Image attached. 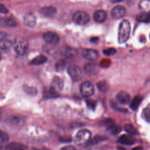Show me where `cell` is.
I'll return each mask as SVG.
<instances>
[{
	"instance_id": "obj_1",
	"label": "cell",
	"mask_w": 150,
	"mask_h": 150,
	"mask_svg": "<svg viewBox=\"0 0 150 150\" xmlns=\"http://www.w3.org/2000/svg\"><path fill=\"white\" fill-rule=\"evenodd\" d=\"M131 32L130 23L127 20H123L120 24L118 39L120 43L125 42L129 38Z\"/></svg>"
},
{
	"instance_id": "obj_2",
	"label": "cell",
	"mask_w": 150,
	"mask_h": 150,
	"mask_svg": "<svg viewBox=\"0 0 150 150\" xmlns=\"http://www.w3.org/2000/svg\"><path fill=\"white\" fill-rule=\"evenodd\" d=\"M13 45L15 52L19 55L25 54L28 49V40L23 37L15 38Z\"/></svg>"
},
{
	"instance_id": "obj_3",
	"label": "cell",
	"mask_w": 150,
	"mask_h": 150,
	"mask_svg": "<svg viewBox=\"0 0 150 150\" xmlns=\"http://www.w3.org/2000/svg\"><path fill=\"white\" fill-rule=\"evenodd\" d=\"M73 20L76 23L83 25L86 24L89 21L90 18L86 12L79 11L76 12L73 14Z\"/></svg>"
},
{
	"instance_id": "obj_4",
	"label": "cell",
	"mask_w": 150,
	"mask_h": 150,
	"mask_svg": "<svg viewBox=\"0 0 150 150\" xmlns=\"http://www.w3.org/2000/svg\"><path fill=\"white\" fill-rule=\"evenodd\" d=\"M91 132L88 129L80 130L75 136V141L78 144H83L89 142Z\"/></svg>"
},
{
	"instance_id": "obj_5",
	"label": "cell",
	"mask_w": 150,
	"mask_h": 150,
	"mask_svg": "<svg viewBox=\"0 0 150 150\" xmlns=\"http://www.w3.org/2000/svg\"><path fill=\"white\" fill-rule=\"evenodd\" d=\"M68 73L74 81H78L82 78V72L80 69L75 65L70 66L67 69Z\"/></svg>"
},
{
	"instance_id": "obj_6",
	"label": "cell",
	"mask_w": 150,
	"mask_h": 150,
	"mask_svg": "<svg viewBox=\"0 0 150 150\" xmlns=\"http://www.w3.org/2000/svg\"><path fill=\"white\" fill-rule=\"evenodd\" d=\"M94 92V88L91 83L84 81L80 86V93L83 97H89L91 96Z\"/></svg>"
},
{
	"instance_id": "obj_7",
	"label": "cell",
	"mask_w": 150,
	"mask_h": 150,
	"mask_svg": "<svg viewBox=\"0 0 150 150\" xmlns=\"http://www.w3.org/2000/svg\"><path fill=\"white\" fill-rule=\"evenodd\" d=\"M43 37L46 42L52 45H57L60 41V38L57 34L52 32L45 33Z\"/></svg>"
},
{
	"instance_id": "obj_8",
	"label": "cell",
	"mask_w": 150,
	"mask_h": 150,
	"mask_svg": "<svg viewBox=\"0 0 150 150\" xmlns=\"http://www.w3.org/2000/svg\"><path fill=\"white\" fill-rule=\"evenodd\" d=\"M60 54L66 59H72L77 55V51L70 46H63L60 49Z\"/></svg>"
},
{
	"instance_id": "obj_9",
	"label": "cell",
	"mask_w": 150,
	"mask_h": 150,
	"mask_svg": "<svg viewBox=\"0 0 150 150\" xmlns=\"http://www.w3.org/2000/svg\"><path fill=\"white\" fill-rule=\"evenodd\" d=\"M83 56L87 60L93 62L98 58V53L93 49H85L82 52Z\"/></svg>"
},
{
	"instance_id": "obj_10",
	"label": "cell",
	"mask_w": 150,
	"mask_h": 150,
	"mask_svg": "<svg viewBox=\"0 0 150 150\" xmlns=\"http://www.w3.org/2000/svg\"><path fill=\"white\" fill-rule=\"evenodd\" d=\"M126 12L125 8L122 5H117L111 11V16L115 19H118L122 18Z\"/></svg>"
},
{
	"instance_id": "obj_11",
	"label": "cell",
	"mask_w": 150,
	"mask_h": 150,
	"mask_svg": "<svg viewBox=\"0 0 150 150\" xmlns=\"http://www.w3.org/2000/svg\"><path fill=\"white\" fill-rule=\"evenodd\" d=\"M116 100L117 103L125 105L129 103L131 100V97L127 92L125 91H121L117 94Z\"/></svg>"
},
{
	"instance_id": "obj_12",
	"label": "cell",
	"mask_w": 150,
	"mask_h": 150,
	"mask_svg": "<svg viewBox=\"0 0 150 150\" xmlns=\"http://www.w3.org/2000/svg\"><path fill=\"white\" fill-rule=\"evenodd\" d=\"M107 18V14L103 10H97L95 11L93 15V18L96 22L103 23L105 21Z\"/></svg>"
},
{
	"instance_id": "obj_13",
	"label": "cell",
	"mask_w": 150,
	"mask_h": 150,
	"mask_svg": "<svg viewBox=\"0 0 150 150\" xmlns=\"http://www.w3.org/2000/svg\"><path fill=\"white\" fill-rule=\"evenodd\" d=\"M63 86L64 83L63 80L59 77H55L53 80L51 88L57 93L59 91L62 90Z\"/></svg>"
},
{
	"instance_id": "obj_14",
	"label": "cell",
	"mask_w": 150,
	"mask_h": 150,
	"mask_svg": "<svg viewBox=\"0 0 150 150\" xmlns=\"http://www.w3.org/2000/svg\"><path fill=\"white\" fill-rule=\"evenodd\" d=\"M117 142L120 144L125 145H131L135 143V139L131 135L124 134L120 137Z\"/></svg>"
},
{
	"instance_id": "obj_15",
	"label": "cell",
	"mask_w": 150,
	"mask_h": 150,
	"mask_svg": "<svg viewBox=\"0 0 150 150\" xmlns=\"http://www.w3.org/2000/svg\"><path fill=\"white\" fill-rule=\"evenodd\" d=\"M84 70L86 74H87V75L91 76V75H94L97 74L98 70L96 64L93 63H90L87 64L84 66Z\"/></svg>"
},
{
	"instance_id": "obj_16",
	"label": "cell",
	"mask_w": 150,
	"mask_h": 150,
	"mask_svg": "<svg viewBox=\"0 0 150 150\" xmlns=\"http://www.w3.org/2000/svg\"><path fill=\"white\" fill-rule=\"evenodd\" d=\"M40 13L46 17H52L57 12V9L53 6H45L42 8L40 11Z\"/></svg>"
},
{
	"instance_id": "obj_17",
	"label": "cell",
	"mask_w": 150,
	"mask_h": 150,
	"mask_svg": "<svg viewBox=\"0 0 150 150\" xmlns=\"http://www.w3.org/2000/svg\"><path fill=\"white\" fill-rule=\"evenodd\" d=\"M36 17L33 13H27L23 19V22L25 25L29 27H33L36 24Z\"/></svg>"
},
{
	"instance_id": "obj_18",
	"label": "cell",
	"mask_w": 150,
	"mask_h": 150,
	"mask_svg": "<svg viewBox=\"0 0 150 150\" xmlns=\"http://www.w3.org/2000/svg\"><path fill=\"white\" fill-rule=\"evenodd\" d=\"M47 59L46 56L43 55H39L36 57H35L34 59H33L29 63L31 65H40L45 62H46Z\"/></svg>"
},
{
	"instance_id": "obj_19",
	"label": "cell",
	"mask_w": 150,
	"mask_h": 150,
	"mask_svg": "<svg viewBox=\"0 0 150 150\" xmlns=\"http://www.w3.org/2000/svg\"><path fill=\"white\" fill-rule=\"evenodd\" d=\"M16 25V22L12 19L0 18V26H7L13 27Z\"/></svg>"
},
{
	"instance_id": "obj_20",
	"label": "cell",
	"mask_w": 150,
	"mask_h": 150,
	"mask_svg": "<svg viewBox=\"0 0 150 150\" xmlns=\"http://www.w3.org/2000/svg\"><path fill=\"white\" fill-rule=\"evenodd\" d=\"M9 121L12 124L14 125H21L24 122L23 118L18 115H12L9 118Z\"/></svg>"
},
{
	"instance_id": "obj_21",
	"label": "cell",
	"mask_w": 150,
	"mask_h": 150,
	"mask_svg": "<svg viewBox=\"0 0 150 150\" xmlns=\"http://www.w3.org/2000/svg\"><path fill=\"white\" fill-rule=\"evenodd\" d=\"M12 46V43L9 40L4 39L0 41V50L7 51L11 49Z\"/></svg>"
},
{
	"instance_id": "obj_22",
	"label": "cell",
	"mask_w": 150,
	"mask_h": 150,
	"mask_svg": "<svg viewBox=\"0 0 150 150\" xmlns=\"http://www.w3.org/2000/svg\"><path fill=\"white\" fill-rule=\"evenodd\" d=\"M142 101V97L140 96L135 97L131 102L130 107L133 110H136L138 108Z\"/></svg>"
},
{
	"instance_id": "obj_23",
	"label": "cell",
	"mask_w": 150,
	"mask_h": 150,
	"mask_svg": "<svg viewBox=\"0 0 150 150\" xmlns=\"http://www.w3.org/2000/svg\"><path fill=\"white\" fill-rule=\"evenodd\" d=\"M107 130L112 134L115 135L118 134L121 131V128L120 125H115L114 123H112L107 126Z\"/></svg>"
},
{
	"instance_id": "obj_24",
	"label": "cell",
	"mask_w": 150,
	"mask_h": 150,
	"mask_svg": "<svg viewBox=\"0 0 150 150\" xmlns=\"http://www.w3.org/2000/svg\"><path fill=\"white\" fill-rule=\"evenodd\" d=\"M137 20L139 22H149V16L148 12H143L137 16Z\"/></svg>"
},
{
	"instance_id": "obj_25",
	"label": "cell",
	"mask_w": 150,
	"mask_h": 150,
	"mask_svg": "<svg viewBox=\"0 0 150 150\" xmlns=\"http://www.w3.org/2000/svg\"><path fill=\"white\" fill-rule=\"evenodd\" d=\"M7 148L9 150H25L24 146L19 143H12L7 146Z\"/></svg>"
},
{
	"instance_id": "obj_26",
	"label": "cell",
	"mask_w": 150,
	"mask_h": 150,
	"mask_svg": "<svg viewBox=\"0 0 150 150\" xmlns=\"http://www.w3.org/2000/svg\"><path fill=\"white\" fill-rule=\"evenodd\" d=\"M97 86L98 88L102 92H105L108 90V85L107 83L104 80L99 81L97 83Z\"/></svg>"
},
{
	"instance_id": "obj_27",
	"label": "cell",
	"mask_w": 150,
	"mask_h": 150,
	"mask_svg": "<svg viewBox=\"0 0 150 150\" xmlns=\"http://www.w3.org/2000/svg\"><path fill=\"white\" fill-rule=\"evenodd\" d=\"M23 90L28 94H29V95H31V96H35L37 93L36 88L33 87L24 86H23Z\"/></svg>"
},
{
	"instance_id": "obj_28",
	"label": "cell",
	"mask_w": 150,
	"mask_h": 150,
	"mask_svg": "<svg viewBox=\"0 0 150 150\" xmlns=\"http://www.w3.org/2000/svg\"><path fill=\"white\" fill-rule=\"evenodd\" d=\"M107 138L104 136H100V135H97L93 139H92L90 141V142H88L90 143V144L91 145H94L96 144L99 143L100 142H101L105 139H106Z\"/></svg>"
},
{
	"instance_id": "obj_29",
	"label": "cell",
	"mask_w": 150,
	"mask_h": 150,
	"mask_svg": "<svg viewBox=\"0 0 150 150\" xmlns=\"http://www.w3.org/2000/svg\"><path fill=\"white\" fill-rule=\"evenodd\" d=\"M125 130L130 135H136L137 131L135 128L131 124H127L125 126Z\"/></svg>"
},
{
	"instance_id": "obj_30",
	"label": "cell",
	"mask_w": 150,
	"mask_h": 150,
	"mask_svg": "<svg viewBox=\"0 0 150 150\" xmlns=\"http://www.w3.org/2000/svg\"><path fill=\"white\" fill-rule=\"evenodd\" d=\"M9 139L8 135L6 133L4 132L3 131L0 130V144H5L8 142Z\"/></svg>"
},
{
	"instance_id": "obj_31",
	"label": "cell",
	"mask_w": 150,
	"mask_h": 150,
	"mask_svg": "<svg viewBox=\"0 0 150 150\" xmlns=\"http://www.w3.org/2000/svg\"><path fill=\"white\" fill-rule=\"evenodd\" d=\"M142 115H143V117L145 118V120L147 122H149V121H150V108H149V106L146 107L143 110Z\"/></svg>"
},
{
	"instance_id": "obj_32",
	"label": "cell",
	"mask_w": 150,
	"mask_h": 150,
	"mask_svg": "<svg viewBox=\"0 0 150 150\" xmlns=\"http://www.w3.org/2000/svg\"><path fill=\"white\" fill-rule=\"evenodd\" d=\"M116 50L114 49V48H112V47H110V48H107V49H104L103 52V53L106 55V56H112L114 55L115 53H116Z\"/></svg>"
},
{
	"instance_id": "obj_33",
	"label": "cell",
	"mask_w": 150,
	"mask_h": 150,
	"mask_svg": "<svg viewBox=\"0 0 150 150\" xmlns=\"http://www.w3.org/2000/svg\"><path fill=\"white\" fill-rule=\"evenodd\" d=\"M87 105L90 108H92L93 110L94 109L96 105V102L94 100H88L86 101Z\"/></svg>"
},
{
	"instance_id": "obj_34",
	"label": "cell",
	"mask_w": 150,
	"mask_h": 150,
	"mask_svg": "<svg viewBox=\"0 0 150 150\" xmlns=\"http://www.w3.org/2000/svg\"><path fill=\"white\" fill-rule=\"evenodd\" d=\"M0 12L3 13H6L8 12V9L5 6L4 4H0Z\"/></svg>"
},
{
	"instance_id": "obj_35",
	"label": "cell",
	"mask_w": 150,
	"mask_h": 150,
	"mask_svg": "<svg viewBox=\"0 0 150 150\" xmlns=\"http://www.w3.org/2000/svg\"><path fill=\"white\" fill-rule=\"evenodd\" d=\"M60 150H76V149L75 148L74 146H73L72 145H67V146L63 147Z\"/></svg>"
},
{
	"instance_id": "obj_36",
	"label": "cell",
	"mask_w": 150,
	"mask_h": 150,
	"mask_svg": "<svg viewBox=\"0 0 150 150\" xmlns=\"http://www.w3.org/2000/svg\"><path fill=\"white\" fill-rule=\"evenodd\" d=\"M60 140L62 142H70L71 141V138L68 137H60Z\"/></svg>"
},
{
	"instance_id": "obj_37",
	"label": "cell",
	"mask_w": 150,
	"mask_h": 150,
	"mask_svg": "<svg viewBox=\"0 0 150 150\" xmlns=\"http://www.w3.org/2000/svg\"><path fill=\"white\" fill-rule=\"evenodd\" d=\"M7 145L5 144H0V150H6Z\"/></svg>"
},
{
	"instance_id": "obj_38",
	"label": "cell",
	"mask_w": 150,
	"mask_h": 150,
	"mask_svg": "<svg viewBox=\"0 0 150 150\" xmlns=\"http://www.w3.org/2000/svg\"><path fill=\"white\" fill-rule=\"evenodd\" d=\"M98 38H97V37H94V38H92L91 39H90V42H91V43H97L98 41Z\"/></svg>"
},
{
	"instance_id": "obj_39",
	"label": "cell",
	"mask_w": 150,
	"mask_h": 150,
	"mask_svg": "<svg viewBox=\"0 0 150 150\" xmlns=\"http://www.w3.org/2000/svg\"><path fill=\"white\" fill-rule=\"evenodd\" d=\"M5 36H6V34L4 32H0V41L5 39Z\"/></svg>"
},
{
	"instance_id": "obj_40",
	"label": "cell",
	"mask_w": 150,
	"mask_h": 150,
	"mask_svg": "<svg viewBox=\"0 0 150 150\" xmlns=\"http://www.w3.org/2000/svg\"><path fill=\"white\" fill-rule=\"evenodd\" d=\"M132 150H144V149L142 146H137L135 148H134Z\"/></svg>"
},
{
	"instance_id": "obj_41",
	"label": "cell",
	"mask_w": 150,
	"mask_h": 150,
	"mask_svg": "<svg viewBox=\"0 0 150 150\" xmlns=\"http://www.w3.org/2000/svg\"><path fill=\"white\" fill-rule=\"evenodd\" d=\"M118 150H125V149L124 148H123V147H121V146L118 147Z\"/></svg>"
},
{
	"instance_id": "obj_42",
	"label": "cell",
	"mask_w": 150,
	"mask_h": 150,
	"mask_svg": "<svg viewBox=\"0 0 150 150\" xmlns=\"http://www.w3.org/2000/svg\"><path fill=\"white\" fill-rule=\"evenodd\" d=\"M33 150H43L42 149H39V148H34Z\"/></svg>"
},
{
	"instance_id": "obj_43",
	"label": "cell",
	"mask_w": 150,
	"mask_h": 150,
	"mask_svg": "<svg viewBox=\"0 0 150 150\" xmlns=\"http://www.w3.org/2000/svg\"><path fill=\"white\" fill-rule=\"evenodd\" d=\"M1 54H0V60H1Z\"/></svg>"
}]
</instances>
